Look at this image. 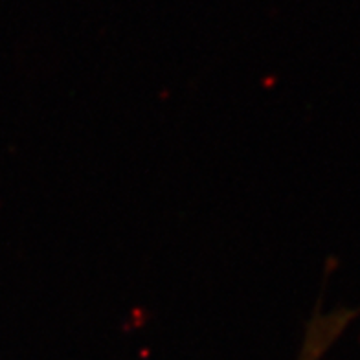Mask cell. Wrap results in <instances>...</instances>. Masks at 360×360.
<instances>
[]
</instances>
